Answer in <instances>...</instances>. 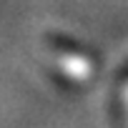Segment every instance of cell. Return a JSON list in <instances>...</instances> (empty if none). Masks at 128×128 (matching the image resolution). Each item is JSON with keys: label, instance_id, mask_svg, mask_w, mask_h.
Wrapping results in <instances>:
<instances>
[{"label": "cell", "instance_id": "obj_1", "mask_svg": "<svg viewBox=\"0 0 128 128\" xmlns=\"http://www.w3.org/2000/svg\"><path fill=\"white\" fill-rule=\"evenodd\" d=\"M63 63V70H68L73 78H83V76H88V63H86V58L80 60V58H76V55H68V58H60Z\"/></svg>", "mask_w": 128, "mask_h": 128}, {"label": "cell", "instance_id": "obj_2", "mask_svg": "<svg viewBox=\"0 0 128 128\" xmlns=\"http://www.w3.org/2000/svg\"><path fill=\"white\" fill-rule=\"evenodd\" d=\"M126 100H128V88H126Z\"/></svg>", "mask_w": 128, "mask_h": 128}]
</instances>
